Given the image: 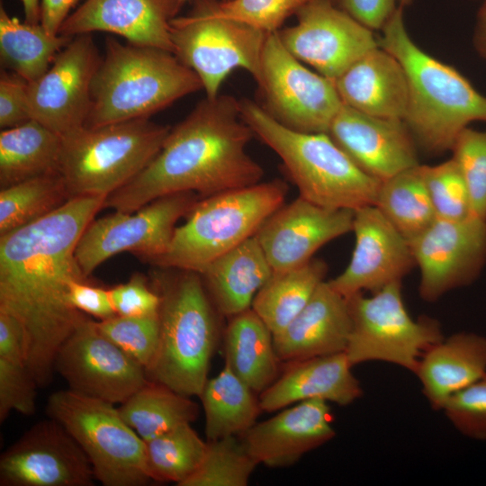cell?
I'll return each mask as SVG.
<instances>
[{
    "instance_id": "cell-23",
    "label": "cell",
    "mask_w": 486,
    "mask_h": 486,
    "mask_svg": "<svg viewBox=\"0 0 486 486\" xmlns=\"http://www.w3.org/2000/svg\"><path fill=\"white\" fill-rule=\"evenodd\" d=\"M335 435L328 402L312 399L256 423L240 437L257 464L283 468L294 464Z\"/></svg>"
},
{
    "instance_id": "cell-35",
    "label": "cell",
    "mask_w": 486,
    "mask_h": 486,
    "mask_svg": "<svg viewBox=\"0 0 486 486\" xmlns=\"http://www.w3.org/2000/svg\"><path fill=\"white\" fill-rule=\"evenodd\" d=\"M375 206L408 240L436 219L420 164L382 181Z\"/></svg>"
},
{
    "instance_id": "cell-4",
    "label": "cell",
    "mask_w": 486,
    "mask_h": 486,
    "mask_svg": "<svg viewBox=\"0 0 486 486\" xmlns=\"http://www.w3.org/2000/svg\"><path fill=\"white\" fill-rule=\"evenodd\" d=\"M202 89L196 73L173 52L108 38L91 83V104L84 126L149 118Z\"/></svg>"
},
{
    "instance_id": "cell-29",
    "label": "cell",
    "mask_w": 486,
    "mask_h": 486,
    "mask_svg": "<svg viewBox=\"0 0 486 486\" xmlns=\"http://www.w3.org/2000/svg\"><path fill=\"white\" fill-rule=\"evenodd\" d=\"M224 355L225 364L255 392H264L280 375L273 333L252 308L230 317Z\"/></svg>"
},
{
    "instance_id": "cell-43",
    "label": "cell",
    "mask_w": 486,
    "mask_h": 486,
    "mask_svg": "<svg viewBox=\"0 0 486 486\" xmlns=\"http://www.w3.org/2000/svg\"><path fill=\"white\" fill-rule=\"evenodd\" d=\"M441 410L464 436L486 440V374L451 395Z\"/></svg>"
},
{
    "instance_id": "cell-52",
    "label": "cell",
    "mask_w": 486,
    "mask_h": 486,
    "mask_svg": "<svg viewBox=\"0 0 486 486\" xmlns=\"http://www.w3.org/2000/svg\"><path fill=\"white\" fill-rule=\"evenodd\" d=\"M25 22L29 23H40V0H21Z\"/></svg>"
},
{
    "instance_id": "cell-10",
    "label": "cell",
    "mask_w": 486,
    "mask_h": 486,
    "mask_svg": "<svg viewBox=\"0 0 486 486\" xmlns=\"http://www.w3.org/2000/svg\"><path fill=\"white\" fill-rule=\"evenodd\" d=\"M401 285L395 282L371 296L358 292L346 298L351 331L345 353L352 366L381 361L414 374L425 351L444 338L437 320L409 314Z\"/></svg>"
},
{
    "instance_id": "cell-15",
    "label": "cell",
    "mask_w": 486,
    "mask_h": 486,
    "mask_svg": "<svg viewBox=\"0 0 486 486\" xmlns=\"http://www.w3.org/2000/svg\"><path fill=\"white\" fill-rule=\"evenodd\" d=\"M54 367L69 390L112 404H122L148 381L146 369L87 317L59 347Z\"/></svg>"
},
{
    "instance_id": "cell-26",
    "label": "cell",
    "mask_w": 486,
    "mask_h": 486,
    "mask_svg": "<svg viewBox=\"0 0 486 486\" xmlns=\"http://www.w3.org/2000/svg\"><path fill=\"white\" fill-rule=\"evenodd\" d=\"M342 103L361 112L403 120L408 81L400 61L377 47L353 63L334 81Z\"/></svg>"
},
{
    "instance_id": "cell-54",
    "label": "cell",
    "mask_w": 486,
    "mask_h": 486,
    "mask_svg": "<svg viewBox=\"0 0 486 486\" xmlns=\"http://www.w3.org/2000/svg\"><path fill=\"white\" fill-rule=\"evenodd\" d=\"M331 2H333L334 4H338L339 0H330Z\"/></svg>"
},
{
    "instance_id": "cell-20",
    "label": "cell",
    "mask_w": 486,
    "mask_h": 486,
    "mask_svg": "<svg viewBox=\"0 0 486 486\" xmlns=\"http://www.w3.org/2000/svg\"><path fill=\"white\" fill-rule=\"evenodd\" d=\"M354 212L328 209L299 196L282 205L256 237L274 272L300 266L329 241L353 230Z\"/></svg>"
},
{
    "instance_id": "cell-42",
    "label": "cell",
    "mask_w": 486,
    "mask_h": 486,
    "mask_svg": "<svg viewBox=\"0 0 486 486\" xmlns=\"http://www.w3.org/2000/svg\"><path fill=\"white\" fill-rule=\"evenodd\" d=\"M309 0H212L220 18L244 23L266 34L277 32L285 20Z\"/></svg>"
},
{
    "instance_id": "cell-50",
    "label": "cell",
    "mask_w": 486,
    "mask_h": 486,
    "mask_svg": "<svg viewBox=\"0 0 486 486\" xmlns=\"http://www.w3.org/2000/svg\"><path fill=\"white\" fill-rule=\"evenodd\" d=\"M81 0H40V23L53 35L59 32L60 27Z\"/></svg>"
},
{
    "instance_id": "cell-2",
    "label": "cell",
    "mask_w": 486,
    "mask_h": 486,
    "mask_svg": "<svg viewBox=\"0 0 486 486\" xmlns=\"http://www.w3.org/2000/svg\"><path fill=\"white\" fill-rule=\"evenodd\" d=\"M253 136L239 100L220 94L205 97L170 129L150 163L106 197L104 207L132 212L172 194L208 197L258 184L264 169L247 151Z\"/></svg>"
},
{
    "instance_id": "cell-36",
    "label": "cell",
    "mask_w": 486,
    "mask_h": 486,
    "mask_svg": "<svg viewBox=\"0 0 486 486\" xmlns=\"http://www.w3.org/2000/svg\"><path fill=\"white\" fill-rule=\"evenodd\" d=\"M68 200V194L58 172L1 188L0 236L44 217Z\"/></svg>"
},
{
    "instance_id": "cell-17",
    "label": "cell",
    "mask_w": 486,
    "mask_h": 486,
    "mask_svg": "<svg viewBox=\"0 0 486 486\" xmlns=\"http://www.w3.org/2000/svg\"><path fill=\"white\" fill-rule=\"evenodd\" d=\"M101 60L91 34L72 37L49 69L28 84L31 119L63 136L85 125L91 83Z\"/></svg>"
},
{
    "instance_id": "cell-47",
    "label": "cell",
    "mask_w": 486,
    "mask_h": 486,
    "mask_svg": "<svg viewBox=\"0 0 486 486\" xmlns=\"http://www.w3.org/2000/svg\"><path fill=\"white\" fill-rule=\"evenodd\" d=\"M68 300L79 311L99 320L116 316L109 289L88 284L86 281H73L68 289Z\"/></svg>"
},
{
    "instance_id": "cell-19",
    "label": "cell",
    "mask_w": 486,
    "mask_h": 486,
    "mask_svg": "<svg viewBox=\"0 0 486 486\" xmlns=\"http://www.w3.org/2000/svg\"><path fill=\"white\" fill-rule=\"evenodd\" d=\"M352 231L356 242L350 262L328 281L344 297L402 282L416 266L409 240L375 205L355 210Z\"/></svg>"
},
{
    "instance_id": "cell-31",
    "label": "cell",
    "mask_w": 486,
    "mask_h": 486,
    "mask_svg": "<svg viewBox=\"0 0 486 486\" xmlns=\"http://www.w3.org/2000/svg\"><path fill=\"white\" fill-rule=\"evenodd\" d=\"M254 392L226 364L215 377L207 380L199 396L207 440L240 436L256 423L262 409Z\"/></svg>"
},
{
    "instance_id": "cell-40",
    "label": "cell",
    "mask_w": 486,
    "mask_h": 486,
    "mask_svg": "<svg viewBox=\"0 0 486 486\" xmlns=\"http://www.w3.org/2000/svg\"><path fill=\"white\" fill-rule=\"evenodd\" d=\"M98 330L146 370L152 364L159 343L158 315L112 318L95 321Z\"/></svg>"
},
{
    "instance_id": "cell-16",
    "label": "cell",
    "mask_w": 486,
    "mask_h": 486,
    "mask_svg": "<svg viewBox=\"0 0 486 486\" xmlns=\"http://www.w3.org/2000/svg\"><path fill=\"white\" fill-rule=\"evenodd\" d=\"M295 15L294 26L277 32L281 42L297 59L332 81L380 46L374 31L330 0H309Z\"/></svg>"
},
{
    "instance_id": "cell-12",
    "label": "cell",
    "mask_w": 486,
    "mask_h": 486,
    "mask_svg": "<svg viewBox=\"0 0 486 486\" xmlns=\"http://www.w3.org/2000/svg\"><path fill=\"white\" fill-rule=\"evenodd\" d=\"M261 107L284 127L304 133H328L343 105L334 81L304 67L281 42L266 36L257 83Z\"/></svg>"
},
{
    "instance_id": "cell-32",
    "label": "cell",
    "mask_w": 486,
    "mask_h": 486,
    "mask_svg": "<svg viewBox=\"0 0 486 486\" xmlns=\"http://www.w3.org/2000/svg\"><path fill=\"white\" fill-rule=\"evenodd\" d=\"M72 37L53 35L40 23H29L0 7V60L2 68L28 83L39 79Z\"/></svg>"
},
{
    "instance_id": "cell-51",
    "label": "cell",
    "mask_w": 486,
    "mask_h": 486,
    "mask_svg": "<svg viewBox=\"0 0 486 486\" xmlns=\"http://www.w3.org/2000/svg\"><path fill=\"white\" fill-rule=\"evenodd\" d=\"M472 41L475 50L486 59V0H483L476 14Z\"/></svg>"
},
{
    "instance_id": "cell-8",
    "label": "cell",
    "mask_w": 486,
    "mask_h": 486,
    "mask_svg": "<svg viewBox=\"0 0 486 486\" xmlns=\"http://www.w3.org/2000/svg\"><path fill=\"white\" fill-rule=\"evenodd\" d=\"M170 129L144 118L61 136L58 170L69 199L108 196L128 184L156 157Z\"/></svg>"
},
{
    "instance_id": "cell-44",
    "label": "cell",
    "mask_w": 486,
    "mask_h": 486,
    "mask_svg": "<svg viewBox=\"0 0 486 486\" xmlns=\"http://www.w3.org/2000/svg\"><path fill=\"white\" fill-rule=\"evenodd\" d=\"M38 384L26 364L0 358V421L13 410L32 415L36 409Z\"/></svg>"
},
{
    "instance_id": "cell-45",
    "label": "cell",
    "mask_w": 486,
    "mask_h": 486,
    "mask_svg": "<svg viewBox=\"0 0 486 486\" xmlns=\"http://www.w3.org/2000/svg\"><path fill=\"white\" fill-rule=\"evenodd\" d=\"M113 309L124 317H152L158 315L160 298L147 279L136 273L124 284L109 289Z\"/></svg>"
},
{
    "instance_id": "cell-5",
    "label": "cell",
    "mask_w": 486,
    "mask_h": 486,
    "mask_svg": "<svg viewBox=\"0 0 486 486\" xmlns=\"http://www.w3.org/2000/svg\"><path fill=\"white\" fill-rule=\"evenodd\" d=\"M160 269L152 278L160 298L159 343L147 376L185 396L199 397L219 340L216 308L200 274Z\"/></svg>"
},
{
    "instance_id": "cell-21",
    "label": "cell",
    "mask_w": 486,
    "mask_h": 486,
    "mask_svg": "<svg viewBox=\"0 0 486 486\" xmlns=\"http://www.w3.org/2000/svg\"><path fill=\"white\" fill-rule=\"evenodd\" d=\"M328 134L359 168L380 181L419 165L418 148L401 119L369 115L343 104Z\"/></svg>"
},
{
    "instance_id": "cell-3",
    "label": "cell",
    "mask_w": 486,
    "mask_h": 486,
    "mask_svg": "<svg viewBox=\"0 0 486 486\" xmlns=\"http://www.w3.org/2000/svg\"><path fill=\"white\" fill-rule=\"evenodd\" d=\"M382 32L380 47L400 61L407 76L403 121L418 148L429 155L450 151L470 123L486 122V95L454 67L414 42L405 26L403 8L396 9Z\"/></svg>"
},
{
    "instance_id": "cell-6",
    "label": "cell",
    "mask_w": 486,
    "mask_h": 486,
    "mask_svg": "<svg viewBox=\"0 0 486 486\" xmlns=\"http://www.w3.org/2000/svg\"><path fill=\"white\" fill-rule=\"evenodd\" d=\"M244 122L280 158L301 197L328 209L375 205L382 181L359 168L328 133L288 129L259 104L239 100Z\"/></svg>"
},
{
    "instance_id": "cell-30",
    "label": "cell",
    "mask_w": 486,
    "mask_h": 486,
    "mask_svg": "<svg viewBox=\"0 0 486 486\" xmlns=\"http://www.w3.org/2000/svg\"><path fill=\"white\" fill-rule=\"evenodd\" d=\"M61 136L31 119L0 133V185L58 172Z\"/></svg>"
},
{
    "instance_id": "cell-39",
    "label": "cell",
    "mask_w": 486,
    "mask_h": 486,
    "mask_svg": "<svg viewBox=\"0 0 486 486\" xmlns=\"http://www.w3.org/2000/svg\"><path fill=\"white\" fill-rule=\"evenodd\" d=\"M420 170L436 219L463 220L472 216L465 181L453 158L435 166L420 165Z\"/></svg>"
},
{
    "instance_id": "cell-37",
    "label": "cell",
    "mask_w": 486,
    "mask_h": 486,
    "mask_svg": "<svg viewBox=\"0 0 486 486\" xmlns=\"http://www.w3.org/2000/svg\"><path fill=\"white\" fill-rule=\"evenodd\" d=\"M207 449L191 423L146 442L147 468L152 481L175 482L177 486L194 473Z\"/></svg>"
},
{
    "instance_id": "cell-25",
    "label": "cell",
    "mask_w": 486,
    "mask_h": 486,
    "mask_svg": "<svg viewBox=\"0 0 486 486\" xmlns=\"http://www.w3.org/2000/svg\"><path fill=\"white\" fill-rule=\"evenodd\" d=\"M352 367L345 352L287 362L283 374L260 393L262 411L312 399L349 405L363 395Z\"/></svg>"
},
{
    "instance_id": "cell-48",
    "label": "cell",
    "mask_w": 486,
    "mask_h": 486,
    "mask_svg": "<svg viewBox=\"0 0 486 486\" xmlns=\"http://www.w3.org/2000/svg\"><path fill=\"white\" fill-rule=\"evenodd\" d=\"M338 4L372 31L382 30L399 7L398 0H339Z\"/></svg>"
},
{
    "instance_id": "cell-27",
    "label": "cell",
    "mask_w": 486,
    "mask_h": 486,
    "mask_svg": "<svg viewBox=\"0 0 486 486\" xmlns=\"http://www.w3.org/2000/svg\"><path fill=\"white\" fill-rule=\"evenodd\" d=\"M486 374V337L457 332L434 344L419 359L414 374L432 409Z\"/></svg>"
},
{
    "instance_id": "cell-38",
    "label": "cell",
    "mask_w": 486,
    "mask_h": 486,
    "mask_svg": "<svg viewBox=\"0 0 486 486\" xmlns=\"http://www.w3.org/2000/svg\"><path fill=\"white\" fill-rule=\"evenodd\" d=\"M239 437L207 440L201 464L182 486H247L257 463Z\"/></svg>"
},
{
    "instance_id": "cell-53",
    "label": "cell",
    "mask_w": 486,
    "mask_h": 486,
    "mask_svg": "<svg viewBox=\"0 0 486 486\" xmlns=\"http://www.w3.org/2000/svg\"><path fill=\"white\" fill-rule=\"evenodd\" d=\"M413 0H398L399 6L405 8L412 4Z\"/></svg>"
},
{
    "instance_id": "cell-14",
    "label": "cell",
    "mask_w": 486,
    "mask_h": 486,
    "mask_svg": "<svg viewBox=\"0 0 486 486\" xmlns=\"http://www.w3.org/2000/svg\"><path fill=\"white\" fill-rule=\"evenodd\" d=\"M409 242L420 272L418 293L428 302L472 284L486 265V220L475 216L436 219Z\"/></svg>"
},
{
    "instance_id": "cell-1",
    "label": "cell",
    "mask_w": 486,
    "mask_h": 486,
    "mask_svg": "<svg viewBox=\"0 0 486 486\" xmlns=\"http://www.w3.org/2000/svg\"><path fill=\"white\" fill-rule=\"evenodd\" d=\"M106 197L70 198L44 217L0 236V312L22 327L27 367L39 387L52 381L59 347L86 317L71 305L68 289L73 281H86L76 248Z\"/></svg>"
},
{
    "instance_id": "cell-28",
    "label": "cell",
    "mask_w": 486,
    "mask_h": 486,
    "mask_svg": "<svg viewBox=\"0 0 486 486\" xmlns=\"http://www.w3.org/2000/svg\"><path fill=\"white\" fill-rule=\"evenodd\" d=\"M273 273L254 235L211 262L201 275L217 311L230 318L251 308Z\"/></svg>"
},
{
    "instance_id": "cell-41",
    "label": "cell",
    "mask_w": 486,
    "mask_h": 486,
    "mask_svg": "<svg viewBox=\"0 0 486 486\" xmlns=\"http://www.w3.org/2000/svg\"><path fill=\"white\" fill-rule=\"evenodd\" d=\"M450 151L465 181L472 215L486 220V130L466 127Z\"/></svg>"
},
{
    "instance_id": "cell-34",
    "label": "cell",
    "mask_w": 486,
    "mask_h": 486,
    "mask_svg": "<svg viewBox=\"0 0 486 486\" xmlns=\"http://www.w3.org/2000/svg\"><path fill=\"white\" fill-rule=\"evenodd\" d=\"M124 421L148 442L198 418L191 397L159 382L148 381L118 408Z\"/></svg>"
},
{
    "instance_id": "cell-33",
    "label": "cell",
    "mask_w": 486,
    "mask_h": 486,
    "mask_svg": "<svg viewBox=\"0 0 486 486\" xmlns=\"http://www.w3.org/2000/svg\"><path fill=\"white\" fill-rule=\"evenodd\" d=\"M327 272V264L314 257L300 266L274 272L256 294L251 308L276 334L304 308Z\"/></svg>"
},
{
    "instance_id": "cell-18",
    "label": "cell",
    "mask_w": 486,
    "mask_h": 486,
    "mask_svg": "<svg viewBox=\"0 0 486 486\" xmlns=\"http://www.w3.org/2000/svg\"><path fill=\"white\" fill-rule=\"evenodd\" d=\"M94 479L85 452L50 418L36 423L0 457L1 486H90Z\"/></svg>"
},
{
    "instance_id": "cell-9",
    "label": "cell",
    "mask_w": 486,
    "mask_h": 486,
    "mask_svg": "<svg viewBox=\"0 0 486 486\" xmlns=\"http://www.w3.org/2000/svg\"><path fill=\"white\" fill-rule=\"evenodd\" d=\"M46 413L76 441L103 485L142 486L152 481L146 442L114 404L67 389L50 395Z\"/></svg>"
},
{
    "instance_id": "cell-11",
    "label": "cell",
    "mask_w": 486,
    "mask_h": 486,
    "mask_svg": "<svg viewBox=\"0 0 486 486\" xmlns=\"http://www.w3.org/2000/svg\"><path fill=\"white\" fill-rule=\"evenodd\" d=\"M212 0H196L188 14L170 23L172 52L202 81L206 97L212 98L236 68L247 70L258 83L267 34L235 21L220 18ZM269 34V33H268Z\"/></svg>"
},
{
    "instance_id": "cell-7",
    "label": "cell",
    "mask_w": 486,
    "mask_h": 486,
    "mask_svg": "<svg viewBox=\"0 0 486 486\" xmlns=\"http://www.w3.org/2000/svg\"><path fill=\"white\" fill-rule=\"evenodd\" d=\"M287 190L284 181L274 179L199 199L176 228L166 252L151 263L201 274L211 262L256 235L284 205Z\"/></svg>"
},
{
    "instance_id": "cell-13",
    "label": "cell",
    "mask_w": 486,
    "mask_h": 486,
    "mask_svg": "<svg viewBox=\"0 0 486 486\" xmlns=\"http://www.w3.org/2000/svg\"><path fill=\"white\" fill-rule=\"evenodd\" d=\"M192 192L159 197L132 212L113 213L93 220L76 248L77 263L87 278L112 256L130 252L153 262L163 256L172 240L176 224L199 200Z\"/></svg>"
},
{
    "instance_id": "cell-46",
    "label": "cell",
    "mask_w": 486,
    "mask_h": 486,
    "mask_svg": "<svg viewBox=\"0 0 486 486\" xmlns=\"http://www.w3.org/2000/svg\"><path fill=\"white\" fill-rule=\"evenodd\" d=\"M28 82L2 68L0 72V127L13 128L31 120L27 90Z\"/></svg>"
},
{
    "instance_id": "cell-55",
    "label": "cell",
    "mask_w": 486,
    "mask_h": 486,
    "mask_svg": "<svg viewBox=\"0 0 486 486\" xmlns=\"http://www.w3.org/2000/svg\"><path fill=\"white\" fill-rule=\"evenodd\" d=\"M184 3L186 1V0H182Z\"/></svg>"
},
{
    "instance_id": "cell-22",
    "label": "cell",
    "mask_w": 486,
    "mask_h": 486,
    "mask_svg": "<svg viewBox=\"0 0 486 486\" xmlns=\"http://www.w3.org/2000/svg\"><path fill=\"white\" fill-rule=\"evenodd\" d=\"M183 4L182 0H84L58 34L74 37L104 32L132 44L172 52L170 23Z\"/></svg>"
},
{
    "instance_id": "cell-49",
    "label": "cell",
    "mask_w": 486,
    "mask_h": 486,
    "mask_svg": "<svg viewBox=\"0 0 486 486\" xmlns=\"http://www.w3.org/2000/svg\"><path fill=\"white\" fill-rule=\"evenodd\" d=\"M0 358L27 365L23 328L14 317L4 312H0Z\"/></svg>"
},
{
    "instance_id": "cell-24",
    "label": "cell",
    "mask_w": 486,
    "mask_h": 486,
    "mask_svg": "<svg viewBox=\"0 0 486 486\" xmlns=\"http://www.w3.org/2000/svg\"><path fill=\"white\" fill-rule=\"evenodd\" d=\"M351 331L347 299L323 281L280 332L274 345L280 362H292L346 351Z\"/></svg>"
}]
</instances>
